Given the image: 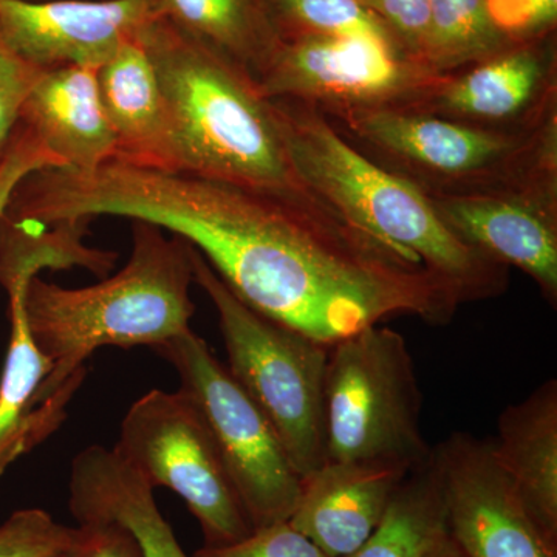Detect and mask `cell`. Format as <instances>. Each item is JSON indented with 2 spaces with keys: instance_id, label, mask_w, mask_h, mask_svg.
<instances>
[{
  "instance_id": "obj_28",
  "label": "cell",
  "mask_w": 557,
  "mask_h": 557,
  "mask_svg": "<svg viewBox=\"0 0 557 557\" xmlns=\"http://www.w3.org/2000/svg\"><path fill=\"white\" fill-rule=\"evenodd\" d=\"M358 2L387 25L388 30L394 33L406 53L424 64V49H426L429 24H431V0H358Z\"/></svg>"
},
{
  "instance_id": "obj_14",
  "label": "cell",
  "mask_w": 557,
  "mask_h": 557,
  "mask_svg": "<svg viewBox=\"0 0 557 557\" xmlns=\"http://www.w3.org/2000/svg\"><path fill=\"white\" fill-rule=\"evenodd\" d=\"M555 65L552 51L533 39L515 42L446 75L413 109L486 129H530L556 113Z\"/></svg>"
},
{
  "instance_id": "obj_23",
  "label": "cell",
  "mask_w": 557,
  "mask_h": 557,
  "mask_svg": "<svg viewBox=\"0 0 557 557\" xmlns=\"http://www.w3.org/2000/svg\"><path fill=\"white\" fill-rule=\"evenodd\" d=\"M494 27L486 0H431L424 64L450 75L511 46Z\"/></svg>"
},
{
  "instance_id": "obj_18",
  "label": "cell",
  "mask_w": 557,
  "mask_h": 557,
  "mask_svg": "<svg viewBox=\"0 0 557 557\" xmlns=\"http://www.w3.org/2000/svg\"><path fill=\"white\" fill-rule=\"evenodd\" d=\"M69 494L76 522L120 523L137 539L143 557H189L161 515L153 486L115 446H89L73 458Z\"/></svg>"
},
{
  "instance_id": "obj_29",
  "label": "cell",
  "mask_w": 557,
  "mask_h": 557,
  "mask_svg": "<svg viewBox=\"0 0 557 557\" xmlns=\"http://www.w3.org/2000/svg\"><path fill=\"white\" fill-rule=\"evenodd\" d=\"M494 27L511 42L537 38L555 25L557 0H486Z\"/></svg>"
},
{
  "instance_id": "obj_3",
  "label": "cell",
  "mask_w": 557,
  "mask_h": 557,
  "mask_svg": "<svg viewBox=\"0 0 557 557\" xmlns=\"http://www.w3.org/2000/svg\"><path fill=\"white\" fill-rule=\"evenodd\" d=\"M138 39L163 94L175 170L325 205L293 166L273 102L247 70L163 17Z\"/></svg>"
},
{
  "instance_id": "obj_9",
  "label": "cell",
  "mask_w": 557,
  "mask_h": 557,
  "mask_svg": "<svg viewBox=\"0 0 557 557\" xmlns=\"http://www.w3.org/2000/svg\"><path fill=\"white\" fill-rule=\"evenodd\" d=\"M115 448L150 485L174 491L201 528L205 547L252 531L215 440L188 394L153 388L132 403Z\"/></svg>"
},
{
  "instance_id": "obj_32",
  "label": "cell",
  "mask_w": 557,
  "mask_h": 557,
  "mask_svg": "<svg viewBox=\"0 0 557 557\" xmlns=\"http://www.w3.org/2000/svg\"><path fill=\"white\" fill-rule=\"evenodd\" d=\"M426 557H471L465 552L460 545L446 533L445 536L440 539L435 547L428 553Z\"/></svg>"
},
{
  "instance_id": "obj_31",
  "label": "cell",
  "mask_w": 557,
  "mask_h": 557,
  "mask_svg": "<svg viewBox=\"0 0 557 557\" xmlns=\"http://www.w3.org/2000/svg\"><path fill=\"white\" fill-rule=\"evenodd\" d=\"M40 70L25 64L0 44V157L20 121L22 102Z\"/></svg>"
},
{
  "instance_id": "obj_6",
  "label": "cell",
  "mask_w": 557,
  "mask_h": 557,
  "mask_svg": "<svg viewBox=\"0 0 557 557\" xmlns=\"http://www.w3.org/2000/svg\"><path fill=\"white\" fill-rule=\"evenodd\" d=\"M189 252L194 282L218 311L226 369L270 421L299 478H309L327 461L324 387L330 346L251 309L196 248Z\"/></svg>"
},
{
  "instance_id": "obj_5",
  "label": "cell",
  "mask_w": 557,
  "mask_h": 557,
  "mask_svg": "<svg viewBox=\"0 0 557 557\" xmlns=\"http://www.w3.org/2000/svg\"><path fill=\"white\" fill-rule=\"evenodd\" d=\"M324 115L355 148L426 196L557 188L556 113L522 131L486 129L403 108Z\"/></svg>"
},
{
  "instance_id": "obj_24",
  "label": "cell",
  "mask_w": 557,
  "mask_h": 557,
  "mask_svg": "<svg viewBox=\"0 0 557 557\" xmlns=\"http://www.w3.org/2000/svg\"><path fill=\"white\" fill-rule=\"evenodd\" d=\"M263 5L281 40L370 38L405 50L387 25L358 0H263Z\"/></svg>"
},
{
  "instance_id": "obj_12",
  "label": "cell",
  "mask_w": 557,
  "mask_h": 557,
  "mask_svg": "<svg viewBox=\"0 0 557 557\" xmlns=\"http://www.w3.org/2000/svg\"><path fill=\"white\" fill-rule=\"evenodd\" d=\"M159 17L153 0H0V44L38 70H98Z\"/></svg>"
},
{
  "instance_id": "obj_13",
  "label": "cell",
  "mask_w": 557,
  "mask_h": 557,
  "mask_svg": "<svg viewBox=\"0 0 557 557\" xmlns=\"http://www.w3.org/2000/svg\"><path fill=\"white\" fill-rule=\"evenodd\" d=\"M461 240L528 274L557 304V188L478 190L428 196Z\"/></svg>"
},
{
  "instance_id": "obj_1",
  "label": "cell",
  "mask_w": 557,
  "mask_h": 557,
  "mask_svg": "<svg viewBox=\"0 0 557 557\" xmlns=\"http://www.w3.org/2000/svg\"><path fill=\"white\" fill-rule=\"evenodd\" d=\"M70 205L188 242L251 309L324 346L401 314L445 325L461 306L423 265L325 205L119 159L76 174Z\"/></svg>"
},
{
  "instance_id": "obj_16",
  "label": "cell",
  "mask_w": 557,
  "mask_h": 557,
  "mask_svg": "<svg viewBox=\"0 0 557 557\" xmlns=\"http://www.w3.org/2000/svg\"><path fill=\"white\" fill-rule=\"evenodd\" d=\"M32 278L27 274L0 278L9 295L11 325L5 368L0 372V475L61 426L70 399L81 386L79 381H73L36 406L50 362L36 346L25 314V289Z\"/></svg>"
},
{
  "instance_id": "obj_20",
  "label": "cell",
  "mask_w": 557,
  "mask_h": 557,
  "mask_svg": "<svg viewBox=\"0 0 557 557\" xmlns=\"http://www.w3.org/2000/svg\"><path fill=\"white\" fill-rule=\"evenodd\" d=\"M487 440L528 511L557 541V381L505 408Z\"/></svg>"
},
{
  "instance_id": "obj_21",
  "label": "cell",
  "mask_w": 557,
  "mask_h": 557,
  "mask_svg": "<svg viewBox=\"0 0 557 557\" xmlns=\"http://www.w3.org/2000/svg\"><path fill=\"white\" fill-rule=\"evenodd\" d=\"M161 17L258 79L281 46L263 0H153Z\"/></svg>"
},
{
  "instance_id": "obj_2",
  "label": "cell",
  "mask_w": 557,
  "mask_h": 557,
  "mask_svg": "<svg viewBox=\"0 0 557 557\" xmlns=\"http://www.w3.org/2000/svg\"><path fill=\"white\" fill-rule=\"evenodd\" d=\"M270 101L293 166L332 211L423 265L456 293L461 306L504 295L508 267L461 240L423 189L370 160L314 106L287 98Z\"/></svg>"
},
{
  "instance_id": "obj_4",
  "label": "cell",
  "mask_w": 557,
  "mask_h": 557,
  "mask_svg": "<svg viewBox=\"0 0 557 557\" xmlns=\"http://www.w3.org/2000/svg\"><path fill=\"white\" fill-rule=\"evenodd\" d=\"M189 244L148 222H132L126 265L100 284L64 288L39 276L28 282V327L50 362L36 406L86 376V361L104 347H152L190 330L196 306Z\"/></svg>"
},
{
  "instance_id": "obj_11",
  "label": "cell",
  "mask_w": 557,
  "mask_h": 557,
  "mask_svg": "<svg viewBox=\"0 0 557 557\" xmlns=\"http://www.w3.org/2000/svg\"><path fill=\"white\" fill-rule=\"evenodd\" d=\"M446 528L471 557H557V541L528 511L490 440L453 432L434 446Z\"/></svg>"
},
{
  "instance_id": "obj_27",
  "label": "cell",
  "mask_w": 557,
  "mask_h": 557,
  "mask_svg": "<svg viewBox=\"0 0 557 557\" xmlns=\"http://www.w3.org/2000/svg\"><path fill=\"white\" fill-rule=\"evenodd\" d=\"M47 168H62V164L25 124L17 121L0 157V218L22 180Z\"/></svg>"
},
{
  "instance_id": "obj_8",
  "label": "cell",
  "mask_w": 557,
  "mask_h": 557,
  "mask_svg": "<svg viewBox=\"0 0 557 557\" xmlns=\"http://www.w3.org/2000/svg\"><path fill=\"white\" fill-rule=\"evenodd\" d=\"M156 350L207 421L252 528L289 520L302 479L262 410L193 329Z\"/></svg>"
},
{
  "instance_id": "obj_26",
  "label": "cell",
  "mask_w": 557,
  "mask_h": 557,
  "mask_svg": "<svg viewBox=\"0 0 557 557\" xmlns=\"http://www.w3.org/2000/svg\"><path fill=\"white\" fill-rule=\"evenodd\" d=\"M193 557H330L288 520L252 528L234 544L203 547Z\"/></svg>"
},
{
  "instance_id": "obj_19",
  "label": "cell",
  "mask_w": 557,
  "mask_h": 557,
  "mask_svg": "<svg viewBox=\"0 0 557 557\" xmlns=\"http://www.w3.org/2000/svg\"><path fill=\"white\" fill-rule=\"evenodd\" d=\"M98 90L115 137L113 159L175 170L170 120L156 69L138 38L97 70Z\"/></svg>"
},
{
  "instance_id": "obj_17",
  "label": "cell",
  "mask_w": 557,
  "mask_h": 557,
  "mask_svg": "<svg viewBox=\"0 0 557 557\" xmlns=\"http://www.w3.org/2000/svg\"><path fill=\"white\" fill-rule=\"evenodd\" d=\"M20 121L62 168L97 170L115 157V137L102 109L97 70H40L22 102Z\"/></svg>"
},
{
  "instance_id": "obj_30",
  "label": "cell",
  "mask_w": 557,
  "mask_h": 557,
  "mask_svg": "<svg viewBox=\"0 0 557 557\" xmlns=\"http://www.w3.org/2000/svg\"><path fill=\"white\" fill-rule=\"evenodd\" d=\"M60 557H143V552L134 534L120 523L95 520L75 527Z\"/></svg>"
},
{
  "instance_id": "obj_15",
  "label": "cell",
  "mask_w": 557,
  "mask_h": 557,
  "mask_svg": "<svg viewBox=\"0 0 557 557\" xmlns=\"http://www.w3.org/2000/svg\"><path fill=\"white\" fill-rule=\"evenodd\" d=\"M409 469L366 461H325L302 480L288 522L330 557H347L372 536Z\"/></svg>"
},
{
  "instance_id": "obj_10",
  "label": "cell",
  "mask_w": 557,
  "mask_h": 557,
  "mask_svg": "<svg viewBox=\"0 0 557 557\" xmlns=\"http://www.w3.org/2000/svg\"><path fill=\"white\" fill-rule=\"evenodd\" d=\"M445 76L381 40L306 36L281 40L256 84L267 100L287 98L332 113L413 109Z\"/></svg>"
},
{
  "instance_id": "obj_25",
  "label": "cell",
  "mask_w": 557,
  "mask_h": 557,
  "mask_svg": "<svg viewBox=\"0 0 557 557\" xmlns=\"http://www.w3.org/2000/svg\"><path fill=\"white\" fill-rule=\"evenodd\" d=\"M73 530L44 509H20L0 525V557H60Z\"/></svg>"
},
{
  "instance_id": "obj_33",
  "label": "cell",
  "mask_w": 557,
  "mask_h": 557,
  "mask_svg": "<svg viewBox=\"0 0 557 557\" xmlns=\"http://www.w3.org/2000/svg\"><path fill=\"white\" fill-rule=\"evenodd\" d=\"M22 2H50V0H22Z\"/></svg>"
},
{
  "instance_id": "obj_7",
  "label": "cell",
  "mask_w": 557,
  "mask_h": 557,
  "mask_svg": "<svg viewBox=\"0 0 557 557\" xmlns=\"http://www.w3.org/2000/svg\"><path fill=\"white\" fill-rule=\"evenodd\" d=\"M423 394L405 336L376 324L329 347L324 416L327 461L397 465L431 457Z\"/></svg>"
},
{
  "instance_id": "obj_22",
  "label": "cell",
  "mask_w": 557,
  "mask_h": 557,
  "mask_svg": "<svg viewBox=\"0 0 557 557\" xmlns=\"http://www.w3.org/2000/svg\"><path fill=\"white\" fill-rule=\"evenodd\" d=\"M448 533L437 454L412 469L372 536L347 557H426Z\"/></svg>"
}]
</instances>
